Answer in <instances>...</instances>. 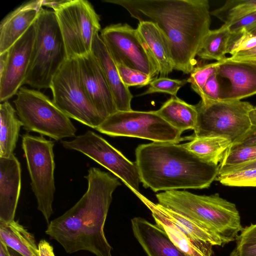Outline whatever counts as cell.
<instances>
[{"label":"cell","mask_w":256,"mask_h":256,"mask_svg":"<svg viewBox=\"0 0 256 256\" xmlns=\"http://www.w3.org/2000/svg\"><path fill=\"white\" fill-rule=\"evenodd\" d=\"M256 23V10L244 16L233 21L228 24H224L227 26L230 32H236Z\"/></svg>","instance_id":"d590c367"},{"label":"cell","mask_w":256,"mask_h":256,"mask_svg":"<svg viewBox=\"0 0 256 256\" xmlns=\"http://www.w3.org/2000/svg\"><path fill=\"white\" fill-rule=\"evenodd\" d=\"M122 82L128 87L137 86L139 88L150 84L154 79L149 75L140 71L128 68L122 64H116Z\"/></svg>","instance_id":"836d02e7"},{"label":"cell","mask_w":256,"mask_h":256,"mask_svg":"<svg viewBox=\"0 0 256 256\" xmlns=\"http://www.w3.org/2000/svg\"><path fill=\"white\" fill-rule=\"evenodd\" d=\"M68 58L92 52L95 35L100 30L99 15L86 0H66L54 10Z\"/></svg>","instance_id":"ba28073f"},{"label":"cell","mask_w":256,"mask_h":256,"mask_svg":"<svg viewBox=\"0 0 256 256\" xmlns=\"http://www.w3.org/2000/svg\"><path fill=\"white\" fill-rule=\"evenodd\" d=\"M256 10V0H229L210 14L228 24Z\"/></svg>","instance_id":"83f0119b"},{"label":"cell","mask_w":256,"mask_h":256,"mask_svg":"<svg viewBox=\"0 0 256 256\" xmlns=\"http://www.w3.org/2000/svg\"><path fill=\"white\" fill-rule=\"evenodd\" d=\"M220 86L216 72L207 80L200 96L202 102L220 101Z\"/></svg>","instance_id":"e575fe53"},{"label":"cell","mask_w":256,"mask_h":256,"mask_svg":"<svg viewBox=\"0 0 256 256\" xmlns=\"http://www.w3.org/2000/svg\"><path fill=\"white\" fill-rule=\"evenodd\" d=\"M256 46V36H251L247 32L246 36H244L241 44L238 48L235 54L240 51L251 49Z\"/></svg>","instance_id":"f35d334b"},{"label":"cell","mask_w":256,"mask_h":256,"mask_svg":"<svg viewBox=\"0 0 256 256\" xmlns=\"http://www.w3.org/2000/svg\"><path fill=\"white\" fill-rule=\"evenodd\" d=\"M134 193L150 210L156 224L166 232L180 250L188 256H213V246L192 238L172 219L162 206L154 203L140 192Z\"/></svg>","instance_id":"e0dca14e"},{"label":"cell","mask_w":256,"mask_h":256,"mask_svg":"<svg viewBox=\"0 0 256 256\" xmlns=\"http://www.w3.org/2000/svg\"><path fill=\"white\" fill-rule=\"evenodd\" d=\"M64 0H42V6L52 8L54 10L56 9L60 5H61Z\"/></svg>","instance_id":"b9f144b4"},{"label":"cell","mask_w":256,"mask_h":256,"mask_svg":"<svg viewBox=\"0 0 256 256\" xmlns=\"http://www.w3.org/2000/svg\"><path fill=\"white\" fill-rule=\"evenodd\" d=\"M196 106L198 114L194 136L224 138L232 142V146L256 130L248 117L254 107L248 102L200 100Z\"/></svg>","instance_id":"8992f818"},{"label":"cell","mask_w":256,"mask_h":256,"mask_svg":"<svg viewBox=\"0 0 256 256\" xmlns=\"http://www.w3.org/2000/svg\"><path fill=\"white\" fill-rule=\"evenodd\" d=\"M16 110L7 100L0 104V157L8 158L16 148L22 124Z\"/></svg>","instance_id":"d4e9b609"},{"label":"cell","mask_w":256,"mask_h":256,"mask_svg":"<svg viewBox=\"0 0 256 256\" xmlns=\"http://www.w3.org/2000/svg\"><path fill=\"white\" fill-rule=\"evenodd\" d=\"M230 256H256V224L243 228Z\"/></svg>","instance_id":"f1b7e54d"},{"label":"cell","mask_w":256,"mask_h":256,"mask_svg":"<svg viewBox=\"0 0 256 256\" xmlns=\"http://www.w3.org/2000/svg\"><path fill=\"white\" fill-rule=\"evenodd\" d=\"M187 82V80H180L167 77L155 78L150 82L147 90L140 96L162 92L176 96L178 90Z\"/></svg>","instance_id":"1f68e13d"},{"label":"cell","mask_w":256,"mask_h":256,"mask_svg":"<svg viewBox=\"0 0 256 256\" xmlns=\"http://www.w3.org/2000/svg\"><path fill=\"white\" fill-rule=\"evenodd\" d=\"M61 143L65 148L80 152L106 168L133 192H140L141 182L136 162L129 160L101 136L88 130L72 140Z\"/></svg>","instance_id":"4fadbf2b"},{"label":"cell","mask_w":256,"mask_h":256,"mask_svg":"<svg viewBox=\"0 0 256 256\" xmlns=\"http://www.w3.org/2000/svg\"><path fill=\"white\" fill-rule=\"evenodd\" d=\"M36 36L24 84L50 88L52 81L68 59L54 12L42 8L35 21Z\"/></svg>","instance_id":"5b68a950"},{"label":"cell","mask_w":256,"mask_h":256,"mask_svg":"<svg viewBox=\"0 0 256 256\" xmlns=\"http://www.w3.org/2000/svg\"><path fill=\"white\" fill-rule=\"evenodd\" d=\"M136 29L158 66L160 77H167L174 70V64L168 44L164 35L150 22H139Z\"/></svg>","instance_id":"7402d4cb"},{"label":"cell","mask_w":256,"mask_h":256,"mask_svg":"<svg viewBox=\"0 0 256 256\" xmlns=\"http://www.w3.org/2000/svg\"><path fill=\"white\" fill-rule=\"evenodd\" d=\"M84 178L86 192L62 216L52 220L46 233L68 254L86 250L96 256H112L104 226L112 194L121 184L118 178L96 168Z\"/></svg>","instance_id":"7a4b0ae2"},{"label":"cell","mask_w":256,"mask_h":256,"mask_svg":"<svg viewBox=\"0 0 256 256\" xmlns=\"http://www.w3.org/2000/svg\"><path fill=\"white\" fill-rule=\"evenodd\" d=\"M231 32L226 25L210 30L204 38L197 56L202 59L220 61L226 58Z\"/></svg>","instance_id":"4316f807"},{"label":"cell","mask_w":256,"mask_h":256,"mask_svg":"<svg viewBox=\"0 0 256 256\" xmlns=\"http://www.w3.org/2000/svg\"><path fill=\"white\" fill-rule=\"evenodd\" d=\"M254 145H256V130L252 134L246 138L240 143L230 147L244 146Z\"/></svg>","instance_id":"60d3db41"},{"label":"cell","mask_w":256,"mask_h":256,"mask_svg":"<svg viewBox=\"0 0 256 256\" xmlns=\"http://www.w3.org/2000/svg\"><path fill=\"white\" fill-rule=\"evenodd\" d=\"M54 142L42 136L26 134L22 137V148L31 180L32 189L38 202V209L47 224L53 214L52 204L55 192Z\"/></svg>","instance_id":"9c48e42d"},{"label":"cell","mask_w":256,"mask_h":256,"mask_svg":"<svg viewBox=\"0 0 256 256\" xmlns=\"http://www.w3.org/2000/svg\"><path fill=\"white\" fill-rule=\"evenodd\" d=\"M0 240L24 256H38L34 236L18 221L0 222Z\"/></svg>","instance_id":"cb8c5ba5"},{"label":"cell","mask_w":256,"mask_h":256,"mask_svg":"<svg viewBox=\"0 0 256 256\" xmlns=\"http://www.w3.org/2000/svg\"><path fill=\"white\" fill-rule=\"evenodd\" d=\"M76 58L80 79L83 88L93 106L104 120L118 110L102 67L92 52Z\"/></svg>","instance_id":"2e32d148"},{"label":"cell","mask_w":256,"mask_h":256,"mask_svg":"<svg viewBox=\"0 0 256 256\" xmlns=\"http://www.w3.org/2000/svg\"><path fill=\"white\" fill-rule=\"evenodd\" d=\"M256 168V159L235 165L226 166H220L218 175L228 174L238 171Z\"/></svg>","instance_id":"8d00e7d4"},{"label":"cell","mask_w":256,"mask_h":256,"mask_svg":"<svg viewBox=\"0 0 256 256\" xmlns=\"http://www.w3.org/2000/svg\"><path fill=\"white\" fill-rule=\"evenodd\" d=\"M38 246V256H55L52 246L46 240H41Z\"/></svg>","instance_id":"ab89813d"},{"label":"cell","mask_w":256,"mask_h":256,"mask_svg":"<svg viewBox=\"0 0 256 256\" xmlns=\"http://www.w3.org/2000/svg\"><path fill=\"white\" fill-rule=\"evenodd\" d=\"M92 52L97 58L104 72L118 111L132 110L131 101L133 96L128 87L122 82L117 66L108 53L98 33L94 36Z\"/></svg>","instance_id":"44dd1931"},{"label":"cell","mask_w":256,"mask_h":256,"mask_svg":"<svg viewBox=\"0 0 256 256\" xmlns=\"http://www.w3.org/2000/svg\"><path fill=\"white\" fill-rule=\"evenodd\" d=\"M54 104L70 118L96 129L104 121L81 84L77 58H68L50 86Z\"/></svg>","instance_id":"30bf717a"},{"label":"cell","mask_w":256,"mask_h":256,"mask_svg":"<svg viewBox=\"0 0 256 256\" xmlns=\"http://www.w3.org/2000/svg\"><path fill=\"white\" fill-rule=\"evenodd\" d=\"M158 114L182 132L194 130L198 120L196 105L190 104L177 96H172L158 110Z\"/></svg>","instance_id":"603a6c76"},{"label":"cell","mask_w":256,"mask_h":256,"mask_svg":"<svg viewBox=\"0 0 256 256\" xmlns=\"http://www.w3.org/2000/svg\"><path fill=\"white\" fill-rule=\"evenodd\" d=\"M121 6L139 22L154 24L170 49L174 70L190 74L210 30L208 0H106Z\"/></svg>","instance_id":"6da1fadb"},{"label":"cell","mask_w":256,"mask_h":256,"mask_svg":"<svg viewBox=\"0 0 256 256\" xmlns=\"http://www.w3.org/2000/svg\"><path fill=\"white\" fill-rule=\"evenodd\" d=\"M248 117L252 125L256 128V107H253L248 112Z\"/></svg>","instance_id":"7bdbcfd3"},{"label":"cell","mask_w":256,"mask_h":256,"mask_svg":"<svg viewBox=\"0 0 256 256\" xmlns=\"http://www.w3.org/2000/svg\"><path fill=\"white\" fill-rule=\"evenodd\" d=\"M21 188L20 163L13 154L0 157V222L14 220Z\"/></svg>","instance_id":"ac0fdd59"},{"label":"cell","mask_w":256,"mask_h":256,"mask_svg":"<svg viewBox=\"0 0 256 256\" xmlns=\"http://www.w3.org/2000/svg\"><path fill=\"white\" fill-rule=\"evenodd\" d=\"M216 76L220 101H236L256 94V61L226 58L218 62Z\"/></svg>","instance_id":"5bb4252c"},{"label":"cell","mask_w":256,"mask_h":256,"mask_svg":"<svg viewBox=\"0 0 256 256\" xmlns=\"http://www.w3.org/2000/svg\"><path fill=\"white\" fill-rule=\"evenodd\" d=\"M111 136H128L156 142L178 144L182 132L172 126L156 111H117L96 129Z\"/></svg>","instance_id":"8fae6325"},{"label":"cell","mask_w":256,"mask_h":256,"mask_svg":"<svg viewBox=\"0 0 256 256\" xmlns=\"http://www.w3.org/2000/svg\"><path fill=\"white\" fill-rule=\"evenodd\" d=\"M156 196L158 204L215 232L225 244L236 240L244 228L236 206L218 194L201 196L174 190Z\"/></svg>","instance_id":"277c9868"},{"label":"cell","mask_w":256,"mask_h":256,"mask_svg":"<svg viewBox=\"0 0 256 256\" xmlns=\"http://www.w3.org/2000/svg\"><path fill=\"white\" fill-rule=\"evenodd\" d=\"M251 36H256V23L246 29Z\"/></svg>","instance_id":"f6af8a7d"},{"label":"cell","mask_w":256,"mask_h":256,"mask_svg":"<svg viewBox=\"0 0 256 256\" xmlns=\"http://www.w3.org/2000/svg\"><path fill=\"white\" fill-rule=\"evenodd\" d=\"M256 159V145L230 147L220 166H232Z\"/></svg>","instance_id":"4dcf8cb0"},{"label":"cell","mask_w":256,"mask_h":256,"mask_svg":"<svg viewBox=\"0 0 256 256\" xmlns=\"http://www.w3.org/2000/svg\"><path fill=\"white\" fill-rule=\"evenodd\" d=\"M8 248L10 256H24L13 249L8 247Z\"/></svg>","instance_id":"bcb514c9"},{"label":"cell","mask_w":256,"mask_h":256,"mask_svg":"<svg viewBox=\"0 0 256 256\" xmlns=\"http://www.w3.org/2000/svg\"><path fill=\"white\" fill-rule=\"evenodd\" d=\"M100 37L116 64L140 71L152 78L160 74L136 29L127 24H110L100 31Z\"/></svg>","instance_id":"7c38bea8"},{"label":"cell","mask_w":256,"mask_h":256,"mask_svg":"<svg viewBox=\"0 0 256 256\" xmlns=\"http://www.w3.org/2000/svg\"><path fill=\"white\" fill-rule=\"evenodd\" d=\"M14 101L23 128L56 140L76 136V128L70 118L40 92L22 87Z\"/></svg>","instance_id":"52a82bcc"},{"label":"cell","mask_w":256,"mask_h":256,"mask_svg":"<svg viewBox=\"0 0 256 256\" xmlns=\"http://www.w3.org/2000/svg\"><path fill=\"white\" fill-rule=\"evenodd\" d=\"M216 180L227 186L256 187V168L218 175Z\"/></svg>","instance_id":"f546056e"},{"label":"cell","mask_w":256,"mask_h":256,"mask_svg":"<svg viewBox=\"0 0 256 256\" xmlns=\"http://www.w3.org/2000/svg\"><path fill=\"white\" fill-rule=\"evenodd\" d=\"M135 154L140 182L154 192L208 188L218 173L220 165L205 162L183 144H140Z\"/></svg>","instance_id":"3957f363"},{"label":"cell","mask_w":256,"mask_h":256,"mask_svg":"<svg viewBox=\"0 0 256 256\" xmlns=\"http://www.w3.org/2000/svg\"><path fill=\"white\" fill-rule=\"evenodd\" d=\"M230 58L237 60L256 61V46L248 50L238 52Z\"/></svg>","instance_id":"74e56055"},{"label":"cell","mask_w":256,"mask_h":256,"mask_svg":"<svg viewBox=\"0 0 256 256\" xmlns=\"http://www.w3.org/2000/svg\"><path fill=\"white\" fill-rule=\"evenodd\" d=\"M218 62L194 67L190 72L187 82L191 84L192 89L200 96L208 79L216 72Z\"/></svg>","instance_id":"d6a6232c"},{"label":"cell","mask_w":256,"mask_h":256,"mask_svg":"<svg viewBox=\"0 0 256 256\" xmlns=\"http://www.w3.org/2000/svg\"><path fill=\"white\" fill-rule=\"evenodd\" d=\"M134 235L148 256H188L157 224L140 217L131 220Z\"/></svg>","instance_id":"ffe728a7"},{"label":"cell","mask_w":256,"mask_h":256,"mask_svg":"<svg viewBox=\"0 0 256 256\" xmlns=\"http://www.w3.org/2000/svg\"><path fill=\"white\" fill-rule=\"evenodd\" d=\"M190 152L205 162L218 166L226 151L232 146V142L219 136H193L188 142L183 144Z\"/></svg>","instance_id":"484cf974"},{"label":"cell","mask_w":256,"mask_h":256,"mask_svg":"<svg viewBox=\"0 0 256 256\" xmlns=\"http://www.w3.org/2000/svg\"><path fill=\"white\" fill-rule=\"evenodd\" d=\"M0 256H10L7 246L0 240Z\"/></svg>","instance_id":"ee69618b"},{"label":"cell","mask_w":256,"mask_h":256,"mask_svg":"<svg viewBox=\"0 0 256 256\" xmlns=\"http://www.w3.org/2000/svg\"><path fill=\"white\" fill-rule=\"evenodd\" d=\"M42 0L25 2L6 16L0 24V54L8 50L34 24Z\"/></svg>","instance_id":"d6986e66"},{"label":"cell","mask_w":256,"mask_h":256,"mask_svg":"<svg viewBox=\"0 0 256 256\" xmlns=\"http://www.w3.org/2000/svg\"><path fill=\"white\" fill-rule=\"evenodd\" d=\"M35 22L8 50L6 64L0 74V102L7 101L25 84L36 36Z\"/></svg>","instance_id":"9a60e30c"}]
</instances>
